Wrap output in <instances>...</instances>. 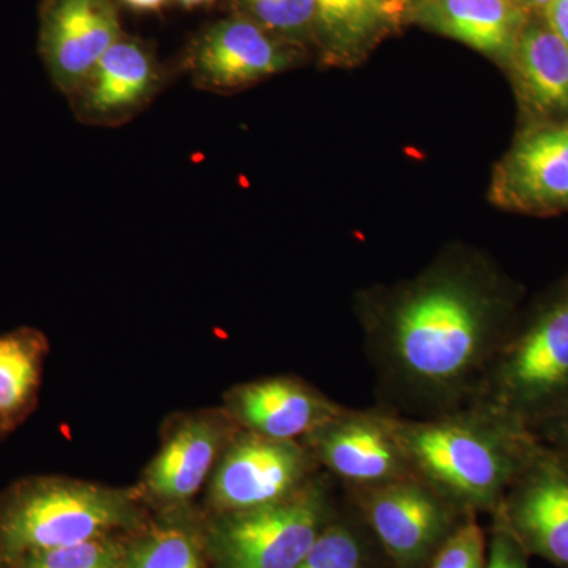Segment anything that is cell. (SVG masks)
Returning a JSON list of instances; mask_svg holds the SVG:
<instances>
[{
  "label": "cell",
  "mask_w": 568,
  "mask_h": 568,
  "mask_svg": "<svg viewBox=\"0 0 568 568\" xmlns=\"http://www.w3.org/2000/svg\"><path fill=\"white\" fill-rule=\"evenodd\" d=\"M504 342L495 302L466 275L437 274L410 286L369 335L384 407L418 418L473 405Z\"/></svg>",
  "instance_id": "cell-1"
},
{
  "label": "cell",
  "mask_w": 568,
  "mask_h": 568,
  "mask_svg": "<svg viewBox=\"0 0 568 568\" xmlns=\"http://www.w3.org/2000/svg\"><path fill=\"white\" fill-rule=\"evenodd\" d=\"M395 420L417 476L469 514H495L534 458L523 426L487 407Z\"/></svg>",
  "instance_id": "cell-2"
},
{
  "label": "cell",
  "mask_w": 568,
  "mask_h": 568,
  "mask_svg": "<svg viewBox=\"0 0 568 568\" xmlns=\"http://www.w3.org/2000/svg\"><path fill=\"white\" fill-rule=\"evenodd\" d=\"M151 521L133 493L63 477L22 478L0 493V568L32 552L132 536Z\"/></svg>",
  "instance_id": "cell-3"
},
{
  "label": "cell",
  "mask_w": 568,
  "mask_h": 568,
  "mask_svg": "<svg viewBox=\"0 0 568 568\" xmlns=\"http://www.w3.org/2000/svg\"><path fill=\"white\" fill-rule=\"evenodd\" d=\"M338 511L331 480L317 474L272 506L212 515L201 523L209 568H295Z\"/></svg>",
  "instance_id": "cell-4"
},
{
  "label": "cell",
  "mask_w": 568,
  "mask_h": 568,
  "mask_svg": "<svg viewBox=\"0 0 568 568\" xmlns=\"http://www.w3.org/2000/svg\"><path fill=\"white\" fill-rule=\"evenodd\" d=\"M346 495L392 568H426L469 515L417 474Z\"/></svg>",
  "instance_id": "cell-5"
},
{
  "label": "cell",
  "mask_w": 568,
  "mask_h": 568,
  "mask_svg": "<svg viewBox=\"0 0 568 568\" xmlns=\"http://www.w3.org/2000/svg\"><path fill=\"white\" fill-rule=\"evenodd\" d=\"M568 388V304L544 313L511 343L504 342L473 405L521 425L525 409Z\"/></svg>",
  "instance_id": "cell-6"
},
{
  "label": "cell",
  "mask_w": 568,
  "mask_h": 568,
  "mask_svg": "<svg viewBox=\"0 0 568 568\" xmlns=\"http://www.w3.org/2000/svg\"><path fill=\"white\" fill-rule=\"evenodd\" d=\"M304 444L346 493L364 491L416 476L398 428L387 407L351 409L305 437Z\"/></svg>",
  "instance_id": "cell-7"
},
{
  "label": "cell",
  "mask_w": 568,
  "mask_h": 568,
  "mask_svg": "<svg viewBox=\"0 0 568 568\" xmlns=\"http://www.w3.org/2000/svg\"><path fill=\"white\" fill-rule=\"evenodd\" d=\"M304 440H276L239 432L224 448L209 491L213 515L280 503L320 474Z\"/></svg>",
  "instance_id": "cell-8"
},
{
  "label": "cell",
  "mask_w": 568,
  "mask_h": 568,
  "mask_svg": "<svg viewBox=\"0 0 568 568\" xmlns=\"http://www.w3.org/2000/svg\"><path fill=\"white\" fill-rule=\"evenodd\" d=\"M121 36L110 0H48L40 48L54 84L73 95Z\"/></svg>",
  "instance_id": "cell-9"
},
{
  "label": "cell",
  "mask_w": 568,
  "mask_h": 568,
  "mask_svg": "<svg viewBox=\"0 0 568 568\" xmlns=\"http://www.w3.org/2000/svg\"><path fill=\"white\" fill-rule=\"evenodd\" d=\"M239 428L227 410L183 418L145 470L138 497L166 507L170 514L178 511L196 495Z\"/></svg>",
  "instance_id": "cell-10"
},
{
  "label": "cell",
  "mask_w": 568,
  "mask_h": 568,
  "mask_svg": "<svg viewBox=\"0 0 568 568\" xmlns=\"http://www.w3.org/2000/svg\"><path fill=\"white\" fill-rule=\"evenodd\" d=\"M345 406L301 377L274 376L234 387L226 410L245 432L276 440H302Z\"/></svg>",
  "instance_id": "cell-11"
},
{
  "label": "cell",
  "mask_w": 568,
  "mask_h": 568,
  "mask_svg": "<svg viewBox=\"0 0 568 568\" xmlns=\"http://www.w3.org/2000/svg\"><path fill=\"white\" fill-rule=\"evenodd\" d=\"M495 514L526 552L568 568V470L558 463L534 457Z\"/></svg>",
  "instance_id": "cell-12"
},
{
  "label": "cell",
  "mask_w": 568,
  "mask_h": 568,
  "mask_svg": "<svg viewBox=\"0 0 568 568\" xmlns=\"http://www.w3.org/2000/svg\"><path fill=\"white\" fill-rule=\"evenodd\" d=\"M194 77L203 88L231 91L290 65V55L256 24L242 18L213 26L194 48Z\"/></svg>",
  "instance_id": "cell-13"
},
{
  "label": "cell",
  "mask_w": 568,
  "mask_h": 568,
  "mask_svg": "<svg viewBox=\"0 0 568 568\" xmlns=\"http://www.w3.org/2000/svg\"><path fill=\"white\" fill-rule=\"evenodd\" d=\"M156 71L140 44L119 40L104 52L77 92L78 104L89 118L112 121L138 110L155 89Z\"/></svg>",
  "instance_id": "cell-14"
},
{
  "label": "cell",
  "mask_w": 568,
  "mask_h": 568,
  "mask_svg": "<svg viewBox=\"0 0 568 568\" xmlns=\"http://www.w3.org/2000/svg\"><path fill=\"white\" fill-rule=\"evenodd\" d=\"M496 190L518 204H568V130H547L519 142Z\"/></svg>",
  "instance_id": "cell-15"
},
{
  "label": "cell",
  "mask_w": 568,
  "mask_h": 568,
  "mask_svg": "<svg viewBox=\"0 0 568 568\" xmlns=\"http://www.w3.org/2000/svg\"><path fill=\"white\" fill-rule=\"evenodd\" d=\"M420 20L489 55H506L517 43L519 14L510 0H428Z\"/></svg>",
  "instance_id": "cell-16"
},
{
  "label": "cell",
  "mask_w": 568,
  "mask_h": 568,
  "mask_svg": "<svg viewBox=\"0 0 568 568\" xmlns=\"http://www.w3.org/2000/svg\"><path fill=\"white\" fill-rule=\"evenodd\" d=\"M50 345L31 327L0 335V436L13 432L32 413Z\"/></svg>",
  "instance_id": "cell-17"
},
{
  "label": "cell",
  "mask_w": 568,
  "mask_h": 568,
  "mask_svg": "<svg viewBox=\"0 0 568 568\" xmlns=\"http://www.w3.org/2000/svg\"><path fill=\"white\" fill-rule=\"evenodd\" d=\"M122 568H209L203 525L168 514L126 540Z\"/></svg>",
  "instance_id": "cell-18"
},
{
  "label": "cell",
  "mask_w": 568,
  "mask_h": 568,
  "mask_svg": "<svg viewBox=\"0 0 568 568\" xmlns=\"http://www.w3.org/2000/svg\"><path fill=\"white\" fill-rule=\"evenodd\" d=\"M518 71L530 102L544 111L568 110V47L551 29L523 33Z\"/></svg>",
  "instance_id": "cell-19"
},
{
  "label": "cell",
  "mask_w": 568,
  "mask_h": 568,
  "mask_svg": "<svg viewBox=\"0 0 568 568\" xmlns=\"http://www.w3.org/2000/svg\"><path fill=\"white\" fill-rule=\"evenodd\" d=\"M376 549L357 514L338 511L295 568H375Z\"/></svg>",
  "instance_id": "cell-20"
},
{
  "label": "cell",
  "mask_w": 568,
  "mask_h": 568,
  "mask_svg": "<svg viewBox=\"0 0 568 568\" xmlns=\"http://www.w3.org/2000/svg\"><path fill=\"white\" fill-rule=\"evenodd\" d=\"M384 0H317V18L336 47L353 48L379 28Z\"/></svg>",
  "instance_id": "cell-21"
},
{
  "label": "cell",
  "mask_w": 568,
  "mask_h": 568,
  "mask_svg": "<svg viewBox=\"0 0 568 568\" xmlns=\"http://www.w3.org/2000/svg\"><path fill=\"white\" fill-rule=\"evenodd\" d=\"M129 537H100L70 547L32 552L3 568H122Z\"/></svg>",
  "instance_id": "cell-22"
},
{
  "label": "cell",
  "mask_w": 568,
  "mask_h": 568,
  "mask_svg": "<svg viewBox=\"0 0 568 568\" xmlns=\"http://www.w3.org/2000/svg\"><path fill=\"white\" fill-rule=\"evenodd\" d=\"M487 552V537L478 525V515L469 514L426 568H485Z\"/></svg>",
  "instance_id": "cell-23"
},
{
  "label": "cell",
  "mask_w": 568,
  "mask_h": 568,
  "mask_svg": "<svg viewBox=\"0 0 568 568\" xmlns=\"http://www.w3.org/2000/svg\"><path fill=\"white\" fill-rule=\"evenodd\" d=\"M250 14L271 31L304 32L317 18V0H242Z\"/></svg>",
  "instance_id": "cell-24"
},
{
  "label": "cell",
  "mask_w": 568,
  "mask_h": 568,
  "mask_svg": "<svg viewBox=\"0 0 568 568\" xmlns=\"http://www.w3.org/2000/svg\"><path fill=\"white\" fill-rule=\"evenodd\" d=\"M491 540H489L485 568H528L526 549L514 536L499 514H493Z\"/></svg>",
  "instance_id": "cell-25"
},
{
  "label": "cell",
  "mask_w": 568,
  "mask_h": 568,
  "mask_svg": "<svg viewBox=\"0 0 568 568\" xmlns=\"http://www.w3.org/2000/svg\"><path fill=\"white\" fill-rule=\"evenodd\" d=\"M549 29L568 47V0H551L547 6Z\"/></svg>",
  "instance_id": "cell-26"
},
{
  "label": "cell",
  "mask_w": 568,
  "mask_h": 568,
  "mask_svg": "<svg viewBox=\"0 0 568 568\" xmlns=\"http://www.w3.org/2000/svg\"><path fill=\"white\" fill-rule=\"evenodd\" d=\"M125 2L134 7V9L153 10L159 9L164 0H125Z\"/></svg>",
  "instance_id": "cell-27"
},
{
  "label": "cell",
  "mask_w": 568,
  "mask_h": 568,
  "mask_svg": "<svg viewBox=\"0 0 568 568\" xmlns=\"http://www.w3.org/2000/svg\"><path fill=\"white\" fill-rule=\"evenodd\" d=\"M523 2L530 3V6H545L547 7L551 0H523Z\"/></svg>",
  "instance_id": "cell-28"
},
{
  "label": "cell",
  "mask_w": 568,
  "mask_h": 568,
  "mask_svg": "<svg viewBox=\"0 0 568 568\" xmlns=\"http://www.w3.org/2000/svg\"><path fill=\"white\" fill-rule=\"evenodd\" d=\"M185 6H196V3L207 2V0H181Z\"/></svg>",
  "instance_id": "cell-29"
},
{
  "label": "cell",
  "mask_w": 568,
  "mask_h": 568,
  "mask_svg": "<svg viewBox=\"0 0 568 568\" xmlns=\"http://www.w3.org/2000/svg\"><path fill=\"white\" fill-rule=\"evenodd\" d=\"M425 2H428V0H425Z\"/></svg>",
  "instance_id": "cell-30"
}]
</instances>
